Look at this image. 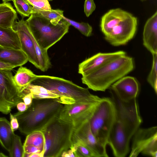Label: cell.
<instances>
[{
	"instance_id": "cell-17",
	"label": "cell",
	"mask_w": 157,
	"mask_h": 157,
	"mask_svg": "<svg viewBox=\"0 0 157 157\" xmlns=\"http://www.w3.org/2000/svg\"><path fill=\"white\" fill-rule=\"evenodd\" d=\"M0 46L21 50L18 35L12 27L4 28L0 26Z\"/></svg>"
},
{
	"instance_id": "cell-24",
	"label": "cell",
	"mask_w": 157,
	"mask_h": 157,
	"mask_svg": "<svg viewBox=\"0 0 157 157\" xmlns=\"http://www.w3.org/2000/svg\"><path fill=\"white\" fill-rule=\"evenodd\" d=\"M33 13H36L40 15L55 25H57L63 19V11L60 9L44 10L33 8Z\"/></svg>"
},
{
	"instance_id": "cell-21",
	"label": "cell",
	"mask_w": 157,
	"mask_h": 157,
	"mask_svg": "<svg viewBox=\"0 0 157 157\" xmlns=\"http://www.w3.org/2000/svg\"><path fill=\"white\" fill-rule=\"evenodd\" d=\"M24 92L25 94L29 93L33 95L35 99H56L58 100L59 97L56 94L44 87L32 83L24 88Z\"/></svg>"
},
{
	"instance_id": "cell-27",
	"label": "cell",
	"mask_w": 157,
	"mask_h": 157,
	"mask_svg": "<svg viewBox=\"0 0 157 157\" xmlns=\"http://www.w3.org/2000/svg\"><path fill=\"white\" fill-rule=\"evenodd\" d=\"M63 19L71 25L77 29L83 35L89 37L92 35L93 29L88 23L85 22L79 23L66 17L64 16Z\"/></svg>"
},
{
	"instance_id": "cell-19",
	"label": "cell",
	"mask_w": 157,
	"mask_h": 157,
	"mask_svg": "<svg viewBox=\"0 0 157 157\" xmlns=\"http://www.w3.org/2000/svg\"><path fill=\"white\" fill-rule=\"evenodd\" d=\"M14 133L10 122L5 117L0 118V144L8 152L11 147Z\"/></svg>"
},
{
	"instance_id": "cell-26",
	"label": "cell",
	"mask_w": 157,
	"mask_h": 157,
	"mask_svg": "<svg viewBox=\"0 0 157 157\" xmlns=\"http://www.w3.org/2000/svg\"><path fill=\"white\" fill-rule=\"evenodd\" d=\"M17 12L24 18L33 13V7L26 0H13Z\"/></svg>"
},
{
	"instance_id": "cell-5",
	"label": "cell",
	"mask_w": 157,
	"mask_h": 157,
	"mask_svg": "<svg viewBox=\"0 0 157 157\" xmlns=\"http://www.w3.org/2000/svg\"><path fill=\"white\" fill-rule=\"evenodd\" d=\"M25 22L36 42L46 51L68 33L70 25L63 19L57 25H54L36 13H32Z\"/></svg>"
},
{
	"instance_id": "cell-32",
	"label": "cell",
	"mask_w": 157,
	"mask_h": 157,
	"mask_svg": "<svg viewBox=\"0 0 157 157\" xmlns=\"http://www.w3.org/2000/svg\"><path fill=\"white\" fill-rule=\"evenodd\" d=\"M10 124L13 130L14 131L19 128V124L18 120L16 117L10 113Z\"/></svg>"
},
{
	"instance_id": "cell-25",
	"label": "cell",
	"mask_w": 157,
	"mask_h": 157,
	"mask_svg": "<svg viewBox=\"0 0 157 157\" xmlns=\"http://www.w3.org/2000/svg\"><path fill=\"white\" fill-rule=\"evenodd\" d=\"M10 157H24V151L20 137L14 134L11 147L9 152Z\"/></svg>"
},
{
	"instance_id": "cell-39",
	"label": "cell",
	"mask_w": 157,
	"mask_h": 157,
	"mask_svg": "<svg viewBox=\"0 0 157 157\" xmlns=\"http://www.w3.org/2000/svg\"><path fill=\"white\" fill-rule=\"evenodd\" d=\"M2 1L3 2H9L12 1L13 0H2Z\"/></svg>"
},
{
	"instance_id": "cell-22",
	"label": "cell",
	"mask_w": 157,
	"mask_h": 157,
	"mask_svg": "<svg viewBox=\"0 0 157 157\" xmlns=\"http://www.w3.org/2000/svg\"><path fill=\"white\" fill-rule=\"evenodd\" d=\"M72 142V145L70 148L74 151L76 157H96L90 149L73 133Z\"/></svg>"
},
{
	"instance_id": "cell-36",
	"label": "cell",
	"mask_w": 157,
	"mask_h": 157,
	"mask_svg": "<svg viewBox=\"0 0 157 157\" xmlns=\"http://www.w3.org/2000/svg\"><path fill=\"white\" fill-rule=\"evenodd\" d=\"M16 106L18 111L20 112L25 111L28 108V107L25 103L22 101L18 103L17 104Z\"/></svg>"
},
{
	"instance_id": "cell-30",
	"label": "cell",
	"mask_w": 157,
	"mask_h": 157,
	"mask_svg": "<svg viewBox=\"0 0 157 157\" xmlns=\"http://www.w3.org/2000/svg\"><path fill=\"white\" fill-rule=\"evenodd\" d=\"M96 9L94 0H85L84 4V12L87 17L90 15Z\"/></svg>"
},
{
	"instance_id": "cell-34",
	"label": "cell",
	"mask_w": 157,
	"mask_h": 157,
	"mask_svg": "<svg viewBox=\"0 0 157 157\" xmlns=\"http://www.w3.org/2000/svg\"><path fill=\"white\" fill-rule=\"evenodd\" d=\"M16 67L15 66L5 63L0 61V70H7L11 71Z\"/></svg>"
},
{
	"instance_id": "cell-14",
	"label": "cell",
	"mask_w": 157,
	"mask_h": 157,
	"mask_svg": "<svg viewBox=\"0 0 157 157\" xmlns=\"http://www.w3.org/2000/svg\"><path fill=\"white\" fill-rule=\"evenodd\" d=\"M73 133L90 149L96 157L108 156L106 151V146L101 143L93 134L89 121L74 129Z\"/></svg>"
},
{
	"instance_id": "cell-29",
	"label": "cell",
	"mask_w": 157,
	"mask_h": 157,
	"mask_svg": "<svg viewBox=\"0 0 157 157\" xmlns=\"http://www.w3.org/2000/svg\"><path fill=\"white\" fill-rule=\"evenodd\" d=\"M34 9L44 10L52 9L48 0H26Z\"/></svg>"
},
{
	"instance_id": "cell-4",
	"label": "cell",
	"mask_w": 157,
	"mask_h": 157,
	"mask_svg": "<svg viewBox=\"0 0 157 157\" xmlns=\"http://www.w3.org/2000/svg\"><path fill=\"white\" fill-rule=\"evenodd\" d=\"M31 83L42 86L57 95L63 105L76 102L95 103L101 99L91 94L88 89L72 82L59 77L37 75Z\"/></svg>"
},
{
	"instance_id": "cell-41",
	"label": "cell",
	"mask_w": 157,
	"mask_h": 157,
	"mask_svg": "<svg viewBox=\"0 0 157 157\" xmlns=\"http://www.w3.org/2000/svg\"><path fill=\"white\" fill-rule=\"evenodd\" d=\"M48 0L49 1H52L53 0Z\"/></svg>"
},
{
	"instance_id": "cell-9",
	"label": "cell",
	"mask_w": 157,
	"mask_h": 157,
	"mask_svg": "<svg viewBox=\"0 0 157 157\" xmlns=\"http://www.w3.org/2000/svg\"><path fill=\"white\" fill-rule=\"evenodd\" d=\"M129 157H136L141 153L157 156V127L138 128L133 135Z\"/></svg>"
},
{
	"instance_id": "cell-40",
	"label": "cell",
	"mask_w": 157,
	"mask_h": 157,
	"mask_svg": "<svg viewBox=\"0 0 157 157\" xmlns=\"http://www.w3.org/2000/svg\"><path fill=\"white\" fill-rule=\"evenodd\" d=\"M141 1H142V2H143V1H146V0H140Z\"/></svg>"
},
{
	"instance_id": "cell-23",
	"label": "cell",
	"mask_w": 157,
	"mask_h": 157,
	"mask_svg": "<svg viewBox=\"0 0 157 157\" xmlns=\"http://www.w3.org/2000/svg\"><path fill=\"white\" fill-rule=\"evenodd\" d=\"M45 139L42 130H36L27 135L23 145H31L38 147L44 151Z\"/></svg>"
},
{
	"instance_id": "cell-3",
	"label": "cell",
	"mask_w": 157,
	"mask_h": 157,
	"mask_svg": "<svg viewBox=\"0 0 157 157\" xmlns=\"http://www.w3.org/2000/svg\"><path fill=\"white\" fill-rule=\"evenodd\" d=\"M134 68L133 59L125 55L112 60L90 74L82 76L81 80L83 84L92 90L105 91Z\"/></svg>"
},
{
	"instance_id": "cell-38",
	"label": "cell",
	"mask_w": 157,
	"mask_h": 157,
	"mask_svg": "<svg viewBox=\"0 0 157 157\" xmlns=\"http://www.w3.org/2000/svg\"><path fill=\"white\" fill-rule=\"evenodd\" d=\"M7 155H6L4 154L2 152H0V157H7Z\"/></svg>"
},
{
	"instance_id": "cell-8",
	"label": "cell",
	"mask_w": 157,
	"mask_h": 157,
	"mask_svg": "<svg viewBox=\"0 0 157 157\" xmlns=\"http://www.w3.org/2000/svg\"><path fill=\"white\" fill-rule=\"evenodd\" d=\"M13 79L11 71L0 70V112L7 114L25 95Z\"/></svg>"
},
{
	"instance_id": "cell-6",
	"label": "cell",
	"mask_w": 157,
	"mask_h": 157,
	"mask_svg": "<svg viewBox=\"0 0 157 157\" xmlns=\"http://www.w3.org/2000/svg\"><path fill=\"white\" fill-rule=\"evenodd\" d=\"M74 129L72 124L58 117L46 126L42 130L45 139L43 157H60L70 148Z\"/></svg>"
},
{
	"instance_id": "cell-1",
	"label": "cell",
	"mask_w": 157,
	"mask_h": 157,
	"mask_svg": "<svg viewBox=\"0 0 157 157\" xmlns=\"http://www.w3.org/2000/svg\"><path fill=\"white\" fill-rule=\"evenodd\" d=\"M63 105L56 99H33L25 111L13 115L18 120L20 131L27 135L35 131L42 130L58 117Z\"/></svg>"
},
{
	"instance_id": "cell-37",
	"label": "cell",
	"mask_w": 157,
	"mask_h": 157,
	"mask_svg": "<svg viewBox=\"0 0 157 157\" xmlns=\"http://www.w3.org/2000/svg\"><path fill=\"white\" fill-rule=\"evenodd\" d=\"M44 153H34L30 154L28 157H43Z\"/></svg>"
},
{
	"instance_id": "cell-7",
	"label": "cell",
	"mask_w": 157,
	"mask_h": 157,
	"mask_svg": "<svg viewBox=\"0 0 157 157\" xmlns=\"http://www.w3.org/2000/svg\"><path fill=\"white\" fill-rule=\"evenodd\" d=\"M115 117V108L112 99L103 98L97 103L89 121L92 133L101 143L106 146Z\"/></svg>"
},
{
	"instance_id": "cell-10",
	"label": "cell",
	"mask_w": 157,
	"mask_h": 157,
	"mask_svg": "<svg viewBox=\"0 0 157 157\" xmlns=\"http://www.w3.org/2000/svg\"><path fill=\"white\" fill-rule=\"evenodd\" d=\"M98 102L63 105L58 118L72 124L76 129L89 121Z\"/></svg>"
},
{
	"instance_id": "cell-20",
	"label": "cell",
	"mask_w": 157,
	"mask_h": 157,
	"mask_svg": "<svg viewBox=\"0 0 157 157\" xmlns=\"http://www.w3.org/2000/svg\"><path fill=\"white\" fill-rule=\"evenodd\" d=\"M37 75L30 70L21 66L13 76V79L16 85L24 90L36 78Z\"/></svg>"
},
{
	"instance_id": "cell-31",
	"label": "cell",
	"mask_w": 157,
	"mask_h": 157,
	"mask_svg": "<svg viewBox=\"0 0 157 157\" xmlns=\"http://www.w3.org/2000/svg\"><path fill=\"white\" fill-rule=\"evenodd\" d=\"M23 147L24 157H28L29 155L34 153H44V151L36 147L31 145H23Z\"/></svg>"
},
{
	"instance_id": "cell-18",
	"label": "cell",
	"mask_w": 157,
	"mask_h": 157,
	"mask_svg": "<svg viewBox=\"0 0 157 157\" xmlns=\"http://www.w3.org/2000/svg\"><path fill=\"white\" fill-rule=\"evenodd\" d=\"M18 18L16 10L9 2L0 3V26L11 28Z\"/></svg>"
},
{
	"instance_id": "cell-12",
	"label": "cell",
	"mask_w": 157,
	"mask_h": 157,
	"mask_svg": "<svg viewBox=\"0 0 157 157\" xmlns=\"http://www.w3.org/2000/svg\"><path fill=\"white\" fill-rule=\"evenodd\" d=\"M121 100L127 101L136 98L140 90L139 83L134 77L124 76L109 87Z\"/></svg>"
},
{
	"instance_id": "cell-15",
	"label": "cell",
	"mask_w": 157,
	"mask_h": 157,
	"mask_svg": "<svg viewBox=\"0 0 157 157\" xmlns=\"http://www.w3.org/2000/svg\"><path fill=\"white\" fill-rule=\"evenodd\" d=\"M143 44L152 55L157 54V11L146 21L143 34Z\"/></svg>"
},
{
	"instance_id": "cell-33",
	"label": "cell",
	"mask_w": 157,
	"mask_h": 157,
	"mask_svg": "<svg viewBox=\"0 0 157 157\" xmlns=\"http://www.w3.org/2000/svg\"><path fill=\"white\" fill-rule=\"evenodd\" d=\"M33 99V95L30 93L25 94L22 98L23 101L28 107L32 104Z\"/></svg>"
},
{
	"instance_id": "cell-35",
	"label": "cell",
	"mask_w": 157,
	"mask_h": 157,
	"mask_svg": "<svg viewBox=\"0 0 157 157\" xmlns=\"http://www.w3.org/2000/svg\"><path fill=\"white\" fill-rule=\"evenodd\" d=\"M60 157H76L74 151L71 148L64 151L61 155Z\"/></svg>"
},
{
	"instance_id": "cell-2",
	"label": "cell",
	"mask_w": 157,
	"mask_h": 157,
	"mask_svg": "<svg viewBox=\"0 0 157 157\" xmlns=\"http://www.w3.org/2000/svg\"><path fill=\"white\" fill-rule=\"evenodd\" d=\"M100 26L105 39L111 45H124L135 35L137 18L121 9H112L102 16Z\"/></svg>"
},
{
	"instance_id": "cell-16",
	"label": "cell",
	"mask_w": 157,
	"mask_h": 157,
	"mask_svg": "<svg viewBox=\"0 0 157 157\" xmlns=\"http://www.w3.org/2000/svg\"><path fill=\"white\" fill-rule=\"evenodd\" d=\"M0 61L16 67L22 66L28 60L27 56L21 50L0 46Z\"/></svg>"
},
{
	"instance_id": "cell-11",
	"label": "cell",
	"mask_w": 157,
	"mask_h": 157,
	"mask_svg": "<svg viewBox=\"0 0 157 157\" xmlns=\"http://www.w3.org/2000/svg\"><path fill=\"white\" fill-rule=\"evenodd\" d=\"M12 27L18 35L21 50L27 56L28 61L39 69V62L34 44L29 34V30L25 21L23 18L18 21L16 20Z\"/></svg>"
},
{
	"instance_id": "cell-28",
	"label": "cell",
	"mask_w": 157,
	"mask_h": 157,
	"mask_svg": "<svg viewBox=\"0 0 157 157\" xmlns=\"http://www.w3.org/2000/svg\"><path fill=\"white\" fill-rule=\"evenodd\" d=\"M152 64L151 70L147 77V81L157 93V54L152 55Z\"/></svg>"
},
{
	"instance_id": "cell-13",
	"label": "cell",
	"mask_w": 157,
	"mask_h": 157,
	"mask_svg": "<svg viewBox=\"0 0 157 157\" xmlns=\"http://www.w3.org/2000/svg\"><path fill=\"white\" fill-rule=\"evenodd\" d=\"M125 55L126 53L123 51L98 53L79 64L78 73L82 76L87 75L98 69L112 60Z\"/></svg>"
}]
</instances>
